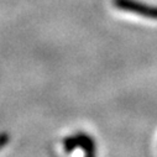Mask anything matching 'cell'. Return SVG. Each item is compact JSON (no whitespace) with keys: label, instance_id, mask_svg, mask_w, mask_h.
I'll list each match as a JSON object with an SVG mask.
<instances>
[{"label":"cell","instance_id":"cell-4","mask_svg":"<svg viewBox=\"0 0 157 157\" xmlns=\"http://www.w3.org/2000/svg\"><path fill=\"white\" fill-rule=\"evenodd\" d=\"M10 141V135L8 132H0V150L5 145H8Z\"/></svg>","mask_w":157,"mask_h":157},{"label":"cell","instance_id":"cell-2","mask_svg":"<svg viewBox=\"0 0 157 157\" xmlns=\"http://www.w3.org/2000/svg\"><path fill=\"white\" fill-rule=\"evenodd\" d=\"M75 139H77V142H78V146L82 147L88 156H93L94 152H95V144L93 141V139L86 134H77L75 135Z\"/></svg>","mask_w":157,"mask_h":157},{"label":"cell","instance_id":"cell-1","mask_svg":"<svg viewBox=\"0 0 157 157\" xmlns=\"http://www.w3.org/2000/svg\"><path fill=\"white\" fill-rule=\"evenodd\" d=\"M113 4L120 10L134 13L141 16H146L150 19H156L157 20V8L151 6L147 4H142L135 0H113Z\"/></svg>","mask_w":157,"mask_h":157},{"label":"cell","instance_id":"cell-3","mask_svg":"<svg viewBox=\"0 0 157 157\" xmlns=\"http://www.w3.org/2000/svg\"><path fill=\"white\" fill-rule=\"evenodd\" d=\"M77 146H78V142H77L75 135L74 136H69V137L64 139V141H63V147H64L66 152H72Z\"/></svg>","mask_w":157,"mask_h":157}]
</instances>
